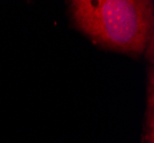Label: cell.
Instances as JSON below:
<instances>
[{
  "label": "cell",
  "mask_w": 154,
  "mask_h": 143,
  "mask_svg": "<svg viewBox=\"0 0 154 143\" xmlns=\"http://www.w3.org/2000/svg\"><path fill=\"white\" fill-rule=\"evenodd\" d=\"M74 26L103 49L140 56L153 41V2L146 0H75Z\"/></svg>",
  "instance_id": "1"
},
{
  "label": "cell",
  "mask_w": 154,
  "mask_h": 143,
  "mask_svg": "<svg viewBox=\"0 0 154 143\" xmlns=\"http://www.w3.org/2000/svg\"><path fill=\"white\" fill-rule=\"evenodd\" d=\"M149 84H148V103L147 108L148 111H146V121H145V130H144V137L143 143H153L154 139V116H153V70L151 69L149 72Z\"/></svg>",
  "instance_id": "2"
}]
</instances>
